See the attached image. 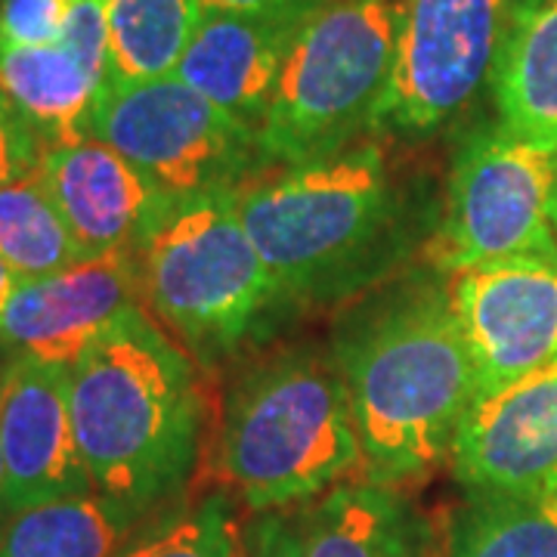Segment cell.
<instances>
[{"label": "cell", "instance_id": "cell-30", "mask_svg": "<svg viewBox=\"0 0 557 557\" xmlns=\"http://www.w3.org/2000/svg\"><path fill=\"white\" fill-rule=\"evenodd\" d=\"M3 366L0 362V381H3ZM3 490H7V468H3V446H0V523H3Z\"/></svg>", "mask_w": 557, "mask_h": 557}, {"label": "cell", "instance_id": "cell-23", "mask_svg": "<svg viewBox=\"0 0 557 557\" xmlns=\"http://www.w3.org/2000/svg\"><path fill=\"white\" fill-rule=\"evenodd\" d=\"M245 533L236 498L214 493L139 523L119 557H245Z\"/></svg>", "mask_w": 557, "mask_h": 557}, {"label": "cell", "instance_id": "cell-29", "mask_svg": "<svg viewBox=\"0 0 557 557\" xmlns=\"http://www.w3.org/2000/svg\"><path fill=\"white\" fill-rule=\"evenodd\" d=\"M20 288V278H16V273L7 267V263H0V310L7 307V300L13 298V292Z\"/></svg>", "mask_w": 557, "mask_h": 557}, {"label": "cell", "instance_id": "cell-4", "mask_svg": "<svg viewBox=\"0 0 557 557\" xmlns=\"http://www.w3.org/2000/svg\"><path fill=\"white\" fill-rule=\"evenodd\" d=\"M214 468L223 493L255 515L310 502L362 468L347 387L332 357L282 350L230 387Z\"/></svg>", "mask_w": 557, "mask_h": 557}, {"label": "cell", "instance_id": "cell-21", "mask_svg": "<svg viewBox=\"0 0 557 557\" xmlns=\"http://www.w3.org/2000/svg\"><path fill=\"white\" fill-rule=\"evenodd\" d=\"M84 258L38 168L0 186V263L20 282L53 276Z\"/></svg>", "mask_w": 557, "mask_h": 557}, {"label": "cell", "instance_id": "cell-25", "mask_svg": "<svg viewBox=\"0 0 557 557\" xmlns=\"http://www.w3.org/2000/svg\"><path fill=\"white\" fill-rule=\"evenodd\" d=\"M60 44H65L106 84L109 81V16H106V0H75V3H69Z\"/></svg>", "mask_w": 557, "mask_h": 557}, {"label": "cell", "instance_id": "cell-11", "mask_svg": "<svg viewBox=\"0 0 557 557\" xmlns=\"http://www.w3.org/2000/svg\"><path fill=\"white\" fill-rule=\"evenodd\" d=\"M3 520L22 508L97 493L72 421V366L7 357L0 381Z\"/></svg>", "mask_w": 557, "mask_h": 557}, {"label": "cell", "instance_id": "cell-16", "mask_svg": "<svg viewBox=\"0 0 557 557\" xmlns=\"http://www.w3.org/2000/svg\"><path fill=\"white\" fill-rule=\"evenodd\" d=\"M490 94L505 131L557 152V0H515Z\"/></svg>", "mask_w": 557, "mask_h": 557}, {"label": "cell", "instance_id": "cell-9", "mask_svg": "<svg viewBox=\"0 0 557 557\" xmlns=\"http://www.w3.org/2000/svg\"><path fill=\"white\" fill-rule=\"evenodd\" d=\"M515 0H403L397 60L379 127L424 139L490 87Z\"/></svg>", "mask_w": 557, "mask_h": 557}, {"label": "cell", "instance_id": "cell-7", "mask_svg": "<svg viewBox=\"0 0 557 557\" xmlns=\"http://www.w3.org/2000/svg\"><path fill=\"white\" fill-rule=\"evenodd\" d=\"M87 137L112 146L177 201L236 193L267 171L258 131L177 75L106 84L87 119Z\"/></svg>", "mask_w": 557, "mask_h": 557}, {"label": "cell", "instance_id": "cell-15", "mask_svg": "<svg viewBox=\"0 0 557 557\" xmlns=\"http://www.w3.org/2000/svg\"><path fill=\"white\" fill-rule=\"evenodd\" d=\"M304 22L205 10L177 65V78L260 131Z\"/></svg>", "mask_w": 557, "mask_h": 557}, {"label": "cell", "instance_id": "cell-28", "mask_svg": "<svg viewBox=\"0 0 557 557\" xmlns=\"http://www.w3.org/2000/svg\"><path fill=\"white\" fill-rule=\"evenodd\" d=\"M211 13H242V16H270V20L304 22L325 7L329 0H199Z\"/></svg>", "mask_w": 557, "mask_h": 557}, {"label": "cell", "instance_id": "cell-26", "mask_svg": "<svg viewBox=\"0 0 557 557\" xmlns=\"http://www.w3.org/2000/svg\"><path fill=\"white\" fill-rule=\"evenodd\" d=\"M40 156H44L40 143L32 137V131L22 124L20 115L13 112V106L0 90V186L35 171L40 164Z\"/></svg>", "mask_w": 557, "mask_h": 557}, {"label": "cell", "instance_id": "cell-2", "mask_svg": "<svg viewBox=\"0 0 557 557\" xmlns=\"http://www.w3.org/2000/svg\"><path fill=\"white\" fill-rule=\"evenodd\" d=\"M201 418L199 362L146 307L72 366V421L90 483L143 518L186 486Z\"/></svg>", "mask_w": 557, "mask_h": 557}, {"label": "cell", "instance_id": "cell-12", "mask_svg": "<svg viewBox=\"0 0 557 557\" xmlns=\"http://www.w3.org/2000/svg\"><path fill=\"white\" fill-rule=\"evenodd\" d=\"M449 461L468 496L557 493V359L478 397Z\"/></svg>", "mask_w": 557, "mask_h": 557}, {"label": "cell", "instance_id": "cell-24", "mask_svg": "<svg viewBox=\"0 0 557 557\" xmlns=\"http://www.w3.org/2000/svg\"><path fill=\"white\" fill-rule=\"evenodd\" d=\"M65 7V0H0V47L57 44Z\"/></svg>", "mask_w": 557, "mask_h": 557}, {"label": "cell", "instance_id": "cell-3", "mask_svg": "<svg viewBox=\"0 0 557 557\" xmlns=\"http://www.w3.org/2000/svg\"><path fill=\"white\" fill-rule=\"evenodd\" d=\"M242 223L285 300L335 304L399 263L406 196L379 146L278 168L236 189Z\"/></svg>", "mask_w": 557, "mask_h": 557}, {"label": "cell", "instance_id": "cell-31", "mask_svg": "<svg viewBox=\"0 0 557 557\" xmlns=\"http://www.w3.org/2000/svg\"><path fill=\"white\" fill-rule=\"evenodd\" d=\"M548 218H552V230L557 236V174H555V186H552V205H548Z\"/></svg>", "mask_w": 557, "mask_h": 557}, {"label": "cell", "instance_id": "cell-18", "mask_svg": "<svg viewBox=\"0 0 557 557\" xmlns=\"http://www.w3.org/2000/svg\"><path fill=\"white\" fill-rule=\"evenodd\" d=\"M102 87L60 40L44 47H0V90L40 149L87 137V119Z\"/></svg>", "mask_w": 557, "mask_h": 557}, {"label": "cell", "instance_id": "cell-8", "mask_svg": "<svg viewBox=\"0 0 557 557\" xmlns=\"http://www.w3.org/2000/svg\"><path fill=\"white\" fill-rule=\"evenodd\" d=\"M557 152L515 137L502 124L480 127L458 149L446 211L428 242L440 276L518 255H557L548 205Z\"/></svg>", "mask_w": 557, "mask_h": 557}, {"label": "cell", "instance_id": "cell-6", "mask_svg": "<svg viewBox=\"0 0 557 557\" xmlns=\"http://www.w3.org/2000/svg\"><path fill=\"white\" fill-rule=\"evenodd\" d=\"M143 304L196 359L236 354L285 300L236 193L177 201L139 248Z\"/></svg>", "mask_w": 557, "mask_h": 557}, {"label": "cell", "instance_id": "cell-1", "mask_svg": "<svg viewBox=\"0 0 557 557\" xmlns=\"http://www.w3.org/2000/svg\"><path fill=\"white\" fill-rule=\"evenodd\" d=\"M332 359L369 480L421 478L453 456L480 391L446 276L431 270L369 295L338 325Z\"/></svg>", "mask_w": 557, "mask_h": 557}, {"label": "cell", "instance_id": "cell-13", "mask_svg": "<svg viewBox=\"0 0 557 557\" xmlns=\"http://www.w3.org/2000/svg\"><path fill=\"white\" fill-rule=\"evenodd\" d=\"M143 304L137 255L84 258L60 273L20 282L0 310V350L75 366V359Z\"/></svg>", "mask_w": 557, "mask_h": 557}, {"label": "cell", "instance_id": "cell-22", "mask_svg": "<svg viewBox=\"0 0 557 557\" xmlns=\"http://www.w3.org/2000/svg\"><path fill=\"white\" fill-rule=\"evenodd\" d=\"M449 557H557V493L468 496Z\"/></svg>", "mask_w": 557, "mask_h": 557}, {"label": "cell", "instance_id": "cell-19", "mask_svg": "<svg viewBox=\"0 0 557 557\" xmlns=\"http://www.w3.org/2000/svg\"><path fill=\"white\" fill-rule=\"evenodd\" d=\"M143 515L87 493L40 502L0 523V557H119Z\"/></svg>", "mask_w": 557, "mask_h": 557}, {"label": "cell", "instance_id": "cell-20", "mask_svg": "<svg viewBox=\"0 0 557 557\" xmlns=\"http://www.w3.org/2000/svg\"><path fill=\"white\" fill-rule=\"evenodd\" d=\"M199 0H106L109 81L139 84L177 75L201 20Z\"/></svg>", "mask_w": 557, "mask_h": 557}, {"label": "cell", "instance_id": "cell-5", "mask_svg": "<svg viewBox=\"0 0 557 557\" xmlns=\"http://www.w3.org/2000/svg\"><path fill=\"white\" fill-rule=\"evenodd\" d=\"M403 0H329L300 25L258 139L267 168L332 159L379 127Z\"/></svg>", "mask_w": 557, "mask_h": 557}, {"label": "cell", "instance_id": "cell-17", "mask_svg": "<svg viewBox=\"0 0 557 557\" xmlns=\"http://www.w3.org/2000/svg\"><path fill=\"white\" fill-rule=\"evenodd\" d=\"M304 557H424V523L391 483H338L300 520Z\"/></svg>", "mask_w": 557, "mask_h": 557}, {"label": "cell", "instance_id": "cell-27", "mask_svg": "<svg viewBox=\"0 0 557 557\" xmlns=\"http://www.w3.org/2000/svg\"><path fill=\"white\" fill-rule=\"evenodd\" d=\"M245 557H304L300 520L295 523L278 511L260 515L245 533Z\"/></svg>", "mask_w": 557, "mask_h": 557}, {"label": "cell", "instance_id": "cell-10", "mask_svg": "<svg viewBox=\"0 0 557 557\" xmlns=\"http://www.w3.org/2000/svg\"><path fill=\"white\" fill-rule=\"evenodd\" d=\"M478 397L557 359V255L490 260L446 276Z\"/></svg>", "mask_w": 557, "mask_h": 557}, {"label": "cell", "instance_id": "cell-14", "mask_svg": "<svg viewBox=\"0 0 557 557\" xmlns=\"http://www.w3.org/2000/svg\"><path fill=\"white\" fill-rule=\"evenodd\" d=\"M38 171L87 258L139 255L177 205L137 164L94 137L44 149Z\"/></svg>", "mask_w": 557, "mask_h": 557}, {"label": "cell", "instance_id": "cell-32", "mask_svg": "<svg viewBox=\"0 0 557 557\" xmlns=\"http://www.w3.org/2000/svg\"><path fill=\"white\" fill-rule=\"evenodd\" d=\"M65 3H75V0H65Z\"/></svg>", "mask_w": 557, "mask_h": 557}]
</instances>
